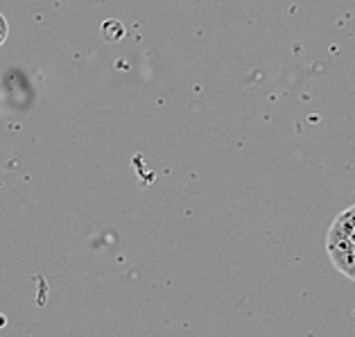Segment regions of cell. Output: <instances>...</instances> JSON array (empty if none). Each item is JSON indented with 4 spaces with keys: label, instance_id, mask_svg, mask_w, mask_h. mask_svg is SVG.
<instances>
[{
    "label": "cell",
    "instance_id": "6da1fadb",
    "mask_svg": "<svg viewBox=\"0 0 355 337\" xmlns=\"http://www.w3.org/2000/svg\"><path fill=\"white\" fill-rule=\"evenodd\" d=\"M326 249L337 272H342L346 279L355 281V206L346 209L331 224Z\"/></svg>",
    "mask_w": 355,
    "mask_h": 337
},
{
    "label": "cell",
    "instance_id": "7a4b0ae2",
    "mask_svg": "<svg viewBox=\"0 0 355 337\" xmlns=\"http://www.w3.org/2000/svg\"><path fill=\"white\" fill-rule=\"evenodd\" d=\"M5 37H7V23H5L3 16H0V43L5 41Z\"/></svg>",
    "mask_w": 355,
    "mask_h": 337
}]
</instances>
